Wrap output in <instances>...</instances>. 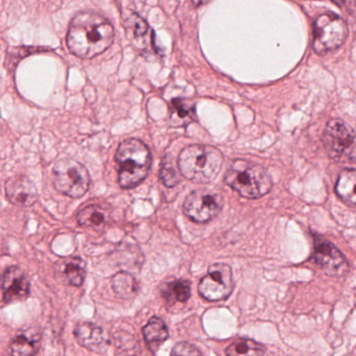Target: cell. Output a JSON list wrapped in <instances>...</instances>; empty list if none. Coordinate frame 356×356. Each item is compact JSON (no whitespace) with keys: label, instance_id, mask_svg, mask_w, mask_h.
Listing matches in <instances>:
<instances>
[{"label":"cell","instance_id":"4","mask_svg":"<svg viewBox=\"0 0 356 356\" xmlns=\"http://www.w3.org/2000/svg\"><path fill=\"white\" fill-rule=\"evenodd\" d=\"M225 182L247 199L264 197L273 187L272 178L264 166L241 159L231 164L225 175Z\"/></svg>","mask_w":356,"mask_h":356},{"label":"cell","instance_id":"13","mask_svg":"<svg viewBox=\"0 0 356 356\" xmlns=\"http://www.w3.org/2000/svg\"><path fill=\"white\" fill-rule=\"evenodd\" d=\"M55 277L62 284L82 286L86 277V262L79 256L61 258L56 262Z\"/></svg>","mask_w":356,"mask_h":356},{"label":"cell","instance_id":"5","mask_svg":"<svg viewBox=\"0 0 356 356\" xmlns=\"http://www.w3.org/2000/svg\"><path fill=\"white\" fill-rule=\"evenodd\" d=\"M53 183L62 195L80 199L88 191L91 178L88 170L76 160H58L53 168Z\"/></svg>","mask_w":356,"mask_h":356},{"label":"cell","instance_id":"17","mask_svg":"<svg viewBox=\"0 0 356 356\" xmlns=\"http://www.w3.org/2000/svg\"><path fill=\"white\" fill-rule=\"evenodd\" d=\"M143 337L152 352H156L161 347L162 343L168 339V327L165 323L157 316H153L147 325L143 327Z\"/></svg>","mask_w":356,"mask_h":356},{"label":"cell","instance_id":"12","mask_svg":"<svg viewBox=\"0 0 356 356\" xmlns=\"http://www.w3.org/2000/svg\"><path fill=\"white\" fill-rule=\"evenodd\" d=\"M6 197L10 203L19 207H32L38 201V191L34 183L26 177L9 179L5 185Z\"/></svg>","mask_w":356,"mask_h":356},{"label":"cell","instance_id":"20","mask_svg":"<svg viewBox=\"0 0 356 356\" xmlns=\"http://www.w3.org/2000/svg\"><path fill=\"white\" fill-rule=\"evenodd\" d=\"M106 212L99 205H89L83 208L76 214V222L83 228L99 230L106 224Z\"/></svg>","mask_w":356,"mask_h":356},{"label":"cell","instance_id":"23","mask_svg":"<svg viewBox=\"0 0 356 356\" xmlns=\"http://www.w3.org/2000/svg\"><path fill=\"white\" fill-rule=\"evenodd\" d=\"M160 179L166 187H175L180 183L181 176L172 166V162L163 160L160 170Z\"/></svg>","mask_w":356,"mask_h":356},{"label":"cell","instance_id":"10","mask_svg":"<svg viewBox=\"0 0 356 356\" xmlns=\"http://www.w3.org/2000/svg\"><path fill=\"white\" fill-rule=\"evenodd\" d=\"M312 258L328 276L341 277L349 270V262L345 256L334 245L325 239H316Z\"/></svg>","mask_w":356,"mask_h":356},{"label":"cell","instance_id":"15","mask_svg":"<svg viewBox=\"0 0 356 356\" xmlns=\"http://www.w3.org/2000/svg\"><path fill=\"white\" fill-rule=\"evenodd\" d=\"M197 120L195 105L193 101L186 99H176L170 104V120L176 128L188 126Z\"/></svg>","mask_w":356,"mask_h":356},{"label":"cell","instance_id":"18","mask_svg":"<svg viewBox=\"0 0 356 356\" xmlns=\"http://www.w3.org/2000/svg\"><path fill=\"white\" fill-rule=\"evenodd\" d=\"M161 293L165 301L170 305L181 302L184 303L191 298V284L184 279H175L161 285Z\"/></svg>","mask_w":356,"mask_h":356},{"label":"cell","instance_id":"8","mask_svg":"<svg viewBox=\"0 0 356 356\" xmlns=\"http://www.w3.org/2000/svg\"><path fill=\"white\" fill-rule=\"evenodd\" d=\"M234 289L232 268L225 264H212L207 275L202 278L199 291L208 301H220L227 299Z\"/></svg>","mask_w":356,"mask_h":356},{"label":"cell","instance_id":"11","mask_svg":"<svg viewBox=\"0 0 356 356\" xmlns=\"http://www.w3.org/2000/svg\"><path fill=\"white\" fill-rule=\"evenodd\" d=\"M1 291L6 303L24 301L31 293V283L26 273L17 266H9L1 276Z\"/></svg>","mask_w":356,"mask_h":356},{"label":"cell","instance_id":"26","mask_svg":"<svg viewBox=\"0 0 356 356\" xmlns=\"http://www.w3.org/2000/svg\"><path fill=\"white\" fill-rule=\"evenodd\" d=\"M193 1L195 6H203L206 5V3H210L211 0H193Z\"/></svg>","mask_w":356,"mask_h":356},{"label":"cell","instance_id":"24","mask_svg":"<svg viewBox=\"0 0 356 356\" xmlns=\"http://www.w3.org/2000/svg\"><path fill=\"white\" fill-rule=\"evenodd\" d=\"M127 28L132 32L135 38L145 36L147 31H149V26H147V22L137 15H133L132 17L129 18Z\"/></svg>","mask_w":356,"mask_h":356},{"label":"cell","instance_id":"19","mask_svg":"<svg viewBox=\"0 0 356 356\" xmlns=\"http://www.w3.org/2000/svg\"><path fill=\"white\" fill-rule=\"evenodd\" d=\"M356 172L354 168H346L337 179L335 193L339 199L350 207L355 206Z\"/></svg>","mask_w":356,"mask_h":356},{"label":"cell","instance_id":"7","mask_svg":"<svg viewBox=\"0 0 356 356\" xmlns=\"http://www.w3.org/2000/svg\"><path fill=\"white\" fill-rule=\"evenodd\" d=\"M348 36L345 20L333 13L318 16L314 22V49L318 55L339 49Z\"/></svg>","mask_w":356,"mask_h":356},{"label":"cell","instance_id":"22","mask_svg":"<svg viewBox=\"0 0 356 356\" xmlns=\"http://www.w3.org/2000/svg\"><path fill=\"white\" fill-rule=\"evenodd\" d=\"M266 349L264 345L250 339H238L229 346L227 355H262Z\"/></svg>","mask_w":356,"mask_h":356},{"label":"cell","instance_id":"1","mask_svg":"<svg viewBox=\"0 0 356 356\" xmlns=\"http://www.w3.org/2000/svg\"><path fill=\"white\" fill-rule=\"evenodd\" d=\"M112 24L95 12H81L70 22L67 47L81 59L90 60L105 53L114 40Z\"/></svg>","mask_w":356,"mask_h":356},{"label":"cell","instance_id":"6","mask_svg":"<svg viewBox=\"0 0 356 356\" xmlns=\"http://www.w3.org/2000/svg\"><path fill=\"white\" fill-rule=\"evenodd\" d=\"M323 143L331 159L341 163H355V135L341 120H331L323 135Z\"/></svg>","mask_w":356,"mask_h":356},{"label":"cell","instance_id":"2","mask_svg":"<svg viewBox=\"0 0 356 356\" xmlns=\"http://www.w3.org/2000/svg\"><path fill=\"white\" fill-rule=\"evenodd\" d=\"M115 161L118 166V183L120 187L124 189L134 188L149 175L152 165L151 151L139 139H126L116 151Z\"/></svg>","mask_w":356,"mask_h":356},{"label":"cell","instance_id":"16","mask_svg":"<svg viewBox=\"0 0 356 356\" xmlns=\"http://www.w3.org/2000/svg\"><path fill=\"white\" fill-rule=\"evenodd\" d=\"M40 334L34 330L24 331L14 337L10 345L13 355H35L40 349Z\"/></svg>","mask_w":356,"mask_h":356},{"label":"cell","instance_id":"25","mask_svg":"<svg viewBox=\"0 0 356 356\" xmlns=\"http://www.w3.org/2000/svg\"><path fill=\"white\" fill-rule=\"evenodd\" d=\"M202 352L187 341H181L172 350V355H201Z\"/></svg>","mask_w":356,"mask_h":356},{"label":"cell","instance_id":"3","mask_svg":"<svg viewBox=\"0 0 356 356\" xmlns=\"http://www.w3.org/2000/svg\"><path fill=\"white\" fill-rule=\"evenodd\" d=\"M222 162V154L211 145H189L178 158L181 175L195 183L212 182L220 174Z\"/></svg>","mask_w":356,"mask_h":356},{"label":"cell","instance_id":"14","mask_svg":"<svg viewBox=\"0 0 356 356\" xmlns=\"http://www.w3.org/2000/svg\"><path fill=\"white\" fill-rule=\"evenodd\" d=\"M74 337L82 347L103 353L108 349L109 341L101 327L91 322H80L74 328Z\"/></svg>","mask_w":356,"mask_h":356},{"label":"cell","instance_id":"9","mask_svg":"<svg viewBox=\"0 0 356 356\" xmlns=\"http://www.w3.org/2000/svg\"><path fill=\"white\" fill-rule=\"evenodd\" d=\"M224 200L220 193L207 189L193 191L184 202L185 214L195 222L213 220L222 209Z\"/></svg>","mask_w":356,"mask_h":356},{"label":"cell","instance_id":"21","mask_svg":"<svg viewBox=\"0 0 356 356\" xmlns=\"http://www.w3.org/2000/svg\"><path fill=\"white\" fill-rule=\"evenodd\" d=\"M112 287L114 293L124 299L135 297L138 293V283L132 274L128 272H120L112 278Z\"/></svg>","mask_w":356,"mask_h":356}]
</instances>
